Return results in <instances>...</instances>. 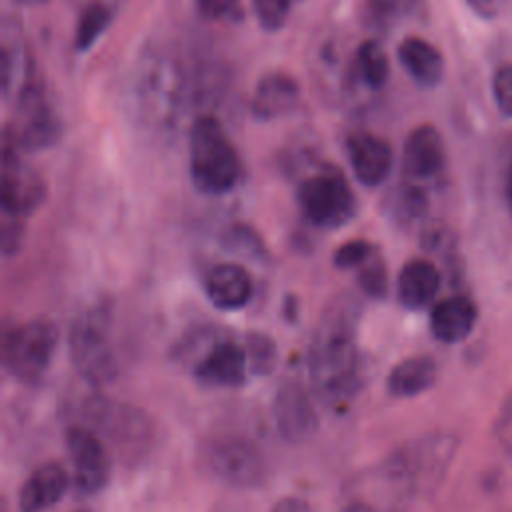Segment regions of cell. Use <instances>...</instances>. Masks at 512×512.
Returning a JSON list of instances; mask_svg holds the SVG:
<instances>
[{
    "mask_svg": "<svg viewBox=\"0 0 512 512\" xmlns=\"http://www.w3.org/2000/svg\"><path fill=\"white\" fill-rule=\"evenodd\" d=\"M2 142V212L26 218L44 204L48 188L42 176L20 160V150L6 128Z\"/></svg>",
    "mask_w": 512,
    "mask_h": 512,
    "instance_id": "ba28073f",
    "label": "cell"
},
{
    "mask_svg": "<svg viewBox=\"0 0 512 512\" xmlns=\"http://www.w3.org/2000/svg\"><path fill=\"white\" fill-rule=\"evenodd\" d=\"M88 414L90 420L108 434L124 458L144 454L150 442V422L144 412L132 406H114L104 400H94Z\"/></svg>",
    "mask_w": 512,
    "mask_h": 512,
    "instance_id": "8fae6325",
    "label": "cell"
},
{
    "mask_svg": "<svg viewBox=\"0 0 512 512\" xmlns=\"http://www.w3.org/2000/svg\"><path fill=\"white\" fill-rule=\"evenodd\" d=\"M108 334L110 310L104 304L80 312L70 324L68 354L74 370L90 386H104L118 374Z\"/></svg>",
    "mask_w": 512,
    "mask_h": 512,
    "instance_id": "3957f363",
    "label": "cell"
},
{
    "mask_svg": "<svg viewBox=\"0 0 512 512\" xmlns=\"http://www.w3.org/2000/svg\"><path fill=\"white\" fill-rule=\"evenodd\" d=\"M360 304L336 296L324 308L308 352L310 386L324 404H348L362 388V360L356 342Z\"/></svg>",
    "mask_w": 512,
    "mask_h": 512,
    "instance_id": "6da1fadb",
    "label": "cell"
},
{
    "mask_svg": "<svg viewBox=\"0 0 512 512\" xmlns=\"http://www.w3.org/2000/svg\"><path fill=\"white\" fill-rule=\"evenodd\" d=\"M254 294V280L242 264H216L206 274V296L218 310H240Z\"/></svg>",
    "mask_w": 512,
    "mask_h": 512,
    "instance_id": "e0dca14e",
    "label": "cell"
},
{
    "mask_svg": "<svg viewBox=\"0 0 512 512\" xmlns=\"http://www.w3.org/2000/svg\"><path fill=\"white\" fill-rule=\"evenodd\" d=\"M70 484L66 468L56 462L48 460L36 466L30 476L24 480L20 494H18V510L20 512H44L56 506L62 496L66 494Z\"/></svg>",
    "mask_w": 512,
    "mask_h": 512,
    "instance_id": "2e32d148",
    "label": "cell"
},
{
    "mask_svg": "<svg viewBox=\"0 0 512 512\" xmlns=\"http://www.w3.org/2000/svg\"><path fill=\"white\" fill-rule=\"evenodd\" d=\"M224 250L234 252L238 256L250 258V260H266L268 258V250L266 244L262 240V236L248 224H232L222 232L220 238Z\"/></svg>",
    "mask_w": 512,
    "mask_h": 512,
    "instance_id": "484cf974",
    "label": "cell"
},
{
    "mask_svg": "<svg viewBox=\"0 0 512 512\" xmlns=\"http://www.w3.org/2000/svg\"><path fill=\"white\" fill-rule=\"evenodd\" d=\"M24 238V218L2 212V224H0V248L4 256H12L20 250Z\"/></svg>",
    "mask_w": 512,
    "mask_h": 512,
    "instance_id": "1f68e13d",
    "label": "cell"
},
{
    "mask_svg": "<svg viewBox=\"0 0 512 512\" xmlns=\"http://www.w3.org/2000/svg\"><path fill=\"white\" fill-rule=\"evenodd\" d=\"M356 274L358 286L364 292V296L374 298V300H382L388 294V270L386 264L382 260V256L378 254V250L364 262L360 264Z\"/></svg>",
    "mask_w": 512,
    "mask_h": 512,
    "instance_id": "4316f807",
    "label": "cell"
},
{
    "mask_svg": "<svg viewBox=\"0 0 512 512\" xmlns=\"http://www.w3.org/2000/svg\"><path fill=\"white\" fill-rule=\"evenodd\" d=\"M14 108L18 112V120L8 124L6 130L20 152L36 154L60 142L62 120L46 100L40 80H34L14 98Z\"/></svg>",
    "mask_w": 512,
    "mask_h": 512,
    "instance_id": "8992f818",
    "label": "cell"
},
{
    "mask_svg": "<svg viewBox=\"0 0 512 512\" xmlns=\"http://www.w3.org/2000/svg\"><path fill=\"white\" fill-rule=\"evenodd\" d=\"M16 2H20V4H28V6H32V4H44V2H48V0H16Z\"/></svg>",
    "mask_w": 512,
    "mask_h": 512,
    "instance_id": "f35d334b",
    "label": "cell"
},
{
    "mask_svg": "<svg viewBox=\"0 0 512 512\" xmlns=\"http://www.w3.org/2000/svg\"><path fill=\"white\" fill-rule=\"evenodd\" d=\"M64 440L74 468V484L78 492L86 496L102 492L110 480L112 460L96 430L86 424H72L66 428Z\"/></svg>",
    "mask_w": 512,
    "mask_h": 512,
    "instance_id": "9c48e42d",
    "label": "cell"
},
{
    "mask_svg": "<svg viewBox=\"0 0 512 512\" xmlns=\"http://www.w3.org/2000/svg\"><path fill=\"white\" fill-rule=\"evenodd\" d=\"M398 62L420 88H434L442 82L446 64L442 52L420 36H406L396 48Z\"/></svg>",
    "mask_w": 512,
    "mask_h": 512,
    "instance_id": "d6986e66",
    "label": "cell"
},
{
    "mask_svg": "<svg viewBox=\"0 0 512 512\" xmlns=\"http://www.w3.org/2000/svg\"><path fill=\"white\" fill-rule=\"evenodd\" d=\"M304 218L318 228H340L356 214V196L346 176L332 166L306 176L296 190Z\"/></svg>",
    "mask_w": 512,
    "mask_h": 512,
    "instance_id": "5b68a950",
    "label": "cell"
},
{
    "mask_svg": "<svg viewBox=\"0 0 512 512\" xmlns=\"http://www.w3.org/2000/svg\"><path fill=\"white\" fill-rule=\"evenodd\" d=\"M346 156L356 180L370 188L380 186L394 164L390 142L368 130H356L346 138Z\"/></svg>",
    "mask_w": 512,
    "mask_h": 512,
    "instance_id": "5bb4252c",
    "label": "cell"
},
{
    "mask_svg": "<svg viewBox=\"0 0 512 512\" xmlns=\"http://www.w3.org/2000/svg\"><path fill=\"white\" fill-rule=\"evenodd\" d=\"M496 432H498V438H500V444L502 448L510 454L512 458V396L504 402L502 410H500V418H498V424H496Z\"/></svg>",
    "mask_w": 512,
    "mask_h": 512,
    "instance_id": "836d02e7",
    "label": "cell"
},
{
    "mask_svg": "<svg viewBox=\"0 0 512 512\" xmlns=\"http://www.w3.org/2000/svg\"><path fill=\"white\" fill-rule=\"evenodd\" d=\"M376 252V248L364 240V238H354L348 240L344 244H340L332 256V262L336 268L342 270H350V268H358L360 264H364L372 254Z\"/></svg>",
    "mask_w": 512,
    "mask_h": 512,
    "instance_id": "f1b7e54d",
    "label": "cell"
},
{
    "mask_svg": "<svg viewBox=\"0 0 512 512\" xmlns=\"http://www.w3.org/2000/svg\"><path fill=\"white\" fill-rule=\"evenodd\" d=\"M76 512H90V510H76Z\"/></svg>",
    "mask_w": 512,
    "mask_h": 512,
    "instance_id": "ab89813d",
    "label": "cell"
},
{
    "mask_svg": "<svg viewBox=\"0 0 512 512\" xmlns=\"http://www.w3.org/2000/svg\"><path fill=\"white\" fill-rule=\"evenodd\" d=\"M438 376L436 360L428 354H418L400 360L386 378V388L394 398H414L434 386Z\"/></svg>",
    "mask_w": 512,
    "mask_h": 512,
    "instance_id": "44dd1931",
    "label": "cell"
},
{
    "mask_svg": "<svg viewBox=\"0 0 512 512\" xmlns=\"http://www.w3.org/2000/svg\"><path fill=\"white\" fill-rule=\"evenodd\" d=\"M446 168V148L442 134L432 124H420L404 140L402 174L404 180L424 184L440 178Z\"/></svg>",
    "mask_w": 512,
    "mask_h": 512,
    "instance_id": "7c38bea8",
    "label": "cell"
},
{
    "mask_svg": "<svg viewBox=\"0 0 512 512\" xmlns=\"http://www.w3.org/2000/svg\"><path fill=\"white\" fill-rule=\"evenodd\" d=\"M466 4L482 20H494L500 12V0H466Z\"/></svg>",
    "mask_w": 512,
    "mask_h": 512,
    "instance_id": "e575fe53",
    "label": "cell"
},
{
    "mask_svg": "<svg viewBox=\"0 0 512 512\" xmlns=\"http://www.w3.org/2000/svg\"><path fill=\"white\" fill-rule=\"evenodd\" d=\"M204 462L212 476L234 488H256L268 476L260 448L242 436H220L206 444Z\"/></svg>",
    "mask_w": 512,
    "mask_h": 512,
    "instance_id": "52a82bcc",
    "label": "cell"
},
{
    "mask_svg": "<svg viewBox=\"0 0 512 512\" xmlns=\"http://www.w3.org/2000/svg\"><path fill=\"white\" fill-rule=\"evenodd\" d=\"M110 22H112V8L106 2H100V0L88 2L78 14V22L74 30V48L78 52L90 50L100 40V36L108 30Z\"/></svg>",
    "mask_w": 512,
    "mask_h": 512,
    "instance_id": "cb8c5ba5",
    "label": "cell"
},
{
    "mask_svg": "<svg viewBox=\"0 0 512 512\" xmlns=\"http://www.w3.org/2000/svg\"><path fill=\"white\" fill-rule=\"evenodd\" d=\"M340 512H376L374 508H370L368 504L360 502V500H350Z\"/></svg>",
    "mask_w": 512,
    "mask_h": 512,
    "instance_id": "8d00e7d4",
    "label": "cell"
},
{
    "mask_svg": "<svg viewBox=\"0 0 512 512\" xmlns=\"http://www.w3.org/2000/svg\"><path fill=\"white\" fill-rule=\"evenodd\" d=\"M270 512H310V506L300 496H282L272 504Z\"/></svg>",
    "mask_w": 512,
    "mask_h": 512,
    "instance_id": "d590c367",
    "label": "cell"
},
{
    "mask_svg": "<svg viewBox=\"0 0 512 512\" xmlns=\"http://www.w3.org/2000/svg\"><path fill=\"white\" fill-rule=\"evenodd\" d=\"M192 374L204 386L236 388L244 384L250 374L246 350L232 340H214L204 354L194 360Z\"/></svg>",
    "mask_w": 512,
    "mask_h": 512,
    "instance_id": "4fadbf2b",
    "label": "cell"
},
{
    "mask_svg": "<svg viewBox=\"0 0 512 512\" xmlns=\"http://www.w3.org/2000/svg\"><path fill=\"white\" fill-rule=\"evenodd\" d=\"M242 174L240 156L214 116H200L190 128V178L210 196L230 192Z\"/></svg>",
    "mask_w": 512,
    "mask_h": 512,
    "instance_id": "7a4b0ae2",
    "label": "cell"
},
{
    "mask_svg": "<svg viewBox=\"0 0 512 512\" xmlns=\"http://www.w3.org/2000/svg\"><path fill=\"white\" fill-rule=\"evenodd\" d=\"M440 280V270L430 260H408L396 278L398 302L408 310H420L428 306L440 290Z\"/></svg>",
    "mask_w": 512,
    "mask_h": 512,
    "instance_id": "ffe728a7",
    "label": "cell"
},
{
    "mask_svg": "<svg viewBox=\"0 0 512 512\" xmlns=\"http://www.w3.org/2000/svg\"><path fill=\"white\" fill-rule=\"evenodd\" d=\"M240 0H196V6L200 14L208 20H218L226 18L236 12Z\"/></svg>",
    "mask_w": 512,
    "mask_h": 512,
    "instance_id": "d6a6232c",
    "label": "cell"
},
{
    "mask_svg": "<svg viewBox=\"0 0 512 512\" xmlns=\"http://www.w3.org/2000/svg\"><path fill=\"white\" fill-rule=\"evenodd\" d=\"M390 74V64L378 40H364L354 54V76L370 90H380Z\"/></svg>",
    "mask_w": 512,
    "mask_h": 512,
    "instance_id": "603a6c76",
    "label": "cell"
},
{
    "mask_svg": "<svg viewBox=\"0 0 512 512\" xmlns=\"http://www.w3.org/2000/svg\"><path fill=\"white\" fill-rule=\"evenodd\" d=\"M504 190H506V202H508V208L512 212V162L506 170V184H504Z\"/></svg>",
    "mask_w": 512,
    "mask_h": 512,
    "instance_id": "74e56055",
    "label": "cell"
},
{
    "mask_svg": "<svg viewBox=\"0 0 512 512\" xmlns=\"http://www.w3.org/2000/svg\"><path fill=\"white\" fill-rule=\"evenodd\" d=\"M368 4L384 20L402 16H422L426 10L424 0H368Z\"/></svg>",
    "mask_w": 512,
    "mask_h": 512,
    "instance_id": "4dcf8cb0",
    "label": "cell"
},
{
    "mask_svg": "<svg viewBox=\"0 0 512 512\" xmlns=\"http://www.w3.org/2000/svg\"><path fill=\"white\" fill-rule=\"evenodd\" d=\"M386 212L402 226L422 220L428 212V194L422 184L404 180L386 198Z\"/></svg>",
    "mask_w": 512,
    "mask_h": 512,
    "instance_id": "7402d4cb",
    "label": "cell"
},
{
    "mask_svg": "<svg viewBox=\"0 0 512 512\" xmlns=\"http://www.w3.org/2000/svg\"><path fill=\"white\" fill-rule=\"evenodd\" d=\"M60 332L52 320L34 318L2 328L4 368L24 384H38L56 352Z\"/></svg>",
    "mask_w": 512,
    "mask_h": 512,
    "instance_id": "277c9868",
    "label": "cell"
},
{
    "mask_svg": "<svg viewBox=\"0 0 512 512\" xmlns=\"http://www.w3.org/2000/svg\"><path fill=\"white\" fill-rule=\"evenodd\" d=\"M300 102V84L294 76L282 70L266 72L256 88L250 102V112L260 122H272L290 114Z\"/></svg>",
    "mask_w": 512,
    "mask_h": 512,
    "instance_id": "9a60e30c",
    "label": "cell"
},
{
    "mask_svg": "<svg viewBox=\"0 0 512 512\" xmlns=\"http://www.w3.org/2000/svg\"><path fill=\"white\" fill-rule=\"evenodd\" d=\"M242 346L246 350L248 370L252 376H266L276 368L278 350H276V342L268 334L250 330L244 334Z\"/></svg>",
    "mask_w": 512,
    "mask_h": 512,
    "instance_id": "d4e9b609",
    "label": "cell"
},
{
    "mask_svg": "<svg viewBox=\"0 0 512 512\" xmlns=\"http://www.w3.org/2000/svg\"><path fill=\"white\" fill-rule=\"evenodd\" d=\"M272 422L284 442L300 444L318 428L314 400L300 380H284L272 400Z\"/></svg>",
    "mask_w": 512,
    "mask_h": 512,
    "instance_id": "30bf717a",
    "label": "cell"
},
{
    "mask_svg": "<svg viewBox=\"0 0 512 512\" xmlns=\"http://www.w3.org/2000/svg\"><path fill=\"white\" fill-rule=\"evenodd\" d=\"M478 320L476 304L462 294L442 298L430 310V330L436 340L456 344L470 336Z\"/></svg>",
    "mask_w": 512,
    "mask_h": 512,
    "instance_id": "ac0fdd59",
    "label": "cell"
},
{
    "mask_svg": "<svg viewBox=\"0 0 512 512\" xmlns=\"http://www.w3.org/2000/svg\"><path fill=\"white\" fill-rule=\"evenodd\" d=\"M294 0H252L258 24L266 32H278L286 26Z\"/></svg>",
    "mask_w": 512,
    "mask_h": 512,
    "instance_id": "83f0119b",
    "label": "cell"
},
{
    "mask_svg": "<svg viewBox=\"0 0 512 512\" xmlns=\"http://www.w3.org/2000/svg\"><path fill=\"white\" fill-rule=\"evenodd\" d=\"M492 96L498 112L512 118V62L500 64L492 74Z\"/></svg>",
    "mask_w": 512,
    "mask_h": 512,
    "instance_id": "f546056e",
    "label": "cell"
}]
</instances>
